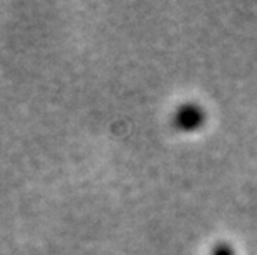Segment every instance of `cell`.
I'll list each match as a JSON object with an SVG mask.
<instances>
[{
	"label": "cell",
	"mask_w": 257,
	"mask_h": 255,
	"mask_svg": "<svg viewBox=\"0 0 257 255\" xmlns=\"http://www.w3.org/2000/svg\"><path fill=\"white\" fill-rule=\"evenodd\" d=\"M201 121H202V115L198 108H184V110L179 111V115H178L179 126L186 128V129L199 126Z\"/></svg>",
	"instance_id": "obj_1"
},
{
	"label": "cell",
	"mask_w": 257,
	"mask_h": 255,
	"mask_svg": "<svg viewBox=\"0 0 257 255\" xmlns=\"http://www.w3.org/2000/svg\"><path fill=\"white\" fill-rule=\"evenodd\" d=\"M212 255H234V253H232L231 247L226 245V243H221V245L216 247V250H214V253H212Z\"/></svg>",
	"instance_id": "obj_2"
}]
</instances>
